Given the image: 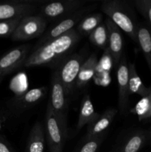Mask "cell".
Here are the masks:
<instances>
[{"mask_svg":"<svg viewBox=\"0 0 151 152\" xmlns=\"http://www.w3.org/2000/svg\"><path fill=\"white\" fill-rule=\"evenodd\" d=\"M81 37L74 28L67 34L44 43L31 50L24 66L28 68L50 66L56 68L71 53L81 39Z\"/></svg>","mask_w":151,"mask_h":152,"instance_id":"obj_1","label":"cell"},{"mask_svg":"<svg viewBox=\"0 0 151 152\" xmlns=\"http://www.w3.org/2000/svg\"><path fill=\"white\" fill-rule=\"evenodd\" d=\"M101 10L121 31L136 43L139 22L133 7L126 1L108 0L101 4Z\"/></svg>","mask_w":151,"mask_h":152,"instance_id":"obj_2","label":"cell"},{"mask_svg":"<svg viewBox=\"0 0 151 152\" xmlns=\"http://www.w3.org/2000/svg\"><path fill=\"white\" fill-rule=\"evenodd\" d=\"M95 8H96V4L84 6L82 8L70 14L69 16L59 19V22L56 25H53L47 31H45L44 34L41 37H39L38 40L36 43L34 47L31 49V50H35L44 43L55 39L67 34L71 30L74 29V27L76 25L77 26L80 21L84 16L90 13V12L93 11Z\"/></svg>","mask_w":151,"mask_h":152,"instance_id":"obj_3","label":"cell"},{"mask_svg":"<svg viewBox=\"0 0 151 152\" xmlns=\"http://www.w3.org/2000/svg\"><path fill=\"white\" fill-rule=\"evenodd\" d=\"M51 91L49 99L53 114L57 118L62 127L68 132L67 128V116H68V95L62 85L56 69L53 71L51 78Z\"/></svg>","mask_w":151,"mask_h":152,"instance_id":"obj_4","label":"cell"},{"mask_svg":"<svg viewBox=\"0 0 151 152\" xmlns=\"http://www.w3.org/2000/svg\"><path fill=\"white\" fill-rule=\"evenodd\" d=\"M44 133L50 152H63L68 132L58 121L49 101L44 119Z\"/></svg>","mask_w":151,"mask_h":152,"instance_id":"obj_5","label":"cell"},{"mask_svg":"<svg viewBox=\"0 0 151 152\" xmlns=\"http://www.w3.org/2000/svg\"><path fill=\"white\" fill-rule=\"evenodd\" d=\"M84 60V55L81 53L70 54L56 68L68 96L70 95L76 85L77 78Z\"/></svg>","mask_w":151,"mask_h":152,"instance_id":"obj_6","label":"cell"},{"mask_svg":"<svg viewBox=\"0 0 151 152\" xmlns=\"http://www.w3.org/2000/svg\"><path fill=\"white\" fill-rule=\"evenodd\" d=\"M47 21L36 13L24 17L10 37L13 41H27L41 37L45 32Z\"/></svg>","mask_w":151,"mask_h":152,"instance_id":"obj_7","label":"cell"},{"mask_svg":"<svg viewBox=\"0 0 151 152\" xmlns=\"http://www.w3.org/2000/svg\"><path fill=\"white\" fill-rule=\"evenodd\" d=\"M87 4L82 0H63L49 1L42 5L38 14L47 21L59 20L82 8Z\"/></svg>","mask_w":151,"mask_h":152,"instance_id":"obj_8","label":"cell"},{"mask_svg":"<svg viewBox=\"0 0 151 152\" xmlns=\"http://www.w3.org/2000/svg\"><path fill=\"white\" fill-rule=\"evenodd\" d=\"M31 51L30 45H21L9 50L0 58V77L13 73L24 66Z\"/></svg>","mask_w":151,"mask_h":152,"instance_id":"obj_9","label":"cell"},{"mask_svg":"<svg viewBox=\"0 0 151 152\" xmlns=\"http://www.w3.org/2000/svg\"><path fill=\"white\" fill-rule=\"evenodd\" d=\"M128 62L125 55H123L117 65V83H118V111L121 115H125L130 105V90H129Z\"/></svg>","mask_w":151,"mask_h":152,"instance_id":"obj_10","label":"cell"},{"mask_svg":"<svg viewBox=\"0 0 151 152\" xmlns=\"http://www.w3.org/2000/svg\"><path fill=\"white\" fill-rule=\"evenodd\" d=\"M37 5L28 1H13L0 3V22L35 15Z\"/></svg>","mask_w":151,"mask_h":152,"instance_id":"obj_11","label":"cell"},{"mask_svg":"<svg viewBox=\"0 0 151 152\" xmlns=\"http://www.w3.org/2000/svg\"><path fill=\"white\" fill-rule=\"evenodd\" d=\"M149 142V131L135 129L119 141L112 152H139Z\"/></svg>","mask_w":151,"mask_h":152,"instance_id":"obj_12","label":"cell"},{"mask_svg":"<svg viewBox=\"0 0 151 152\" xmlns=\"http://www.w3.org/2000/svg\"><path fill=\"white\" fill-rule=\"evenodd\" d=\"M105 23L108 30V45L107 50L112 57L114 65L117 66L124 55V37L121 30L110 19L107 18Z\"/></svg>","mask_w":151,"mask_h":152,"instance_id":"obj_13","label":"cell"},{"mask_svg":"<svg viewBox=\"0 0 151 152\" xmlns=\"http://www.w3.org/2000/svg\"><path fill=\"white\" fill-rule=\"evenodd\" d=\"M47 91V88L41 86L27 91L22 94L16 96L12 99V106L15 110L24 111L30 109L44 98Z\"/></svg>","mask_w":151,"mask_h":152,"instance_id":"obj_14","label":"cell"},{"mask_svg":"<svg viewBox=\"0 0 151 152\" xmlns=\"http://www.w3.org/2000/svg\"><path fill=\"white\" fill-rule=\"evenodd\" d=\"M117 114H118V110L116 108H107L94 121L87 126L85 138L95 137L105 134V132L113 123Z\"/></svg>","mask_w":151,"mask_h":152,"instance_id":"obj_15","label":"cell"},{"mask_svg":"<svg viewBox=\"0 0 151 152\" xmlns=\"http://www.w3.org/2000/svg\"><path fill=\"white\" fill-rule=\"evenodd\" d=\"M45 147L44 127L37 122L31 129L27 142L25 152H44Z\"/></svg>","mask_w":151,"mask_h":152,"instance_id":"obj_16","label":"cell"},{"mask_svg":"<svg viewBox=\"0 0 151 152\" xmlns=\"http://www.w3.org/2000/svg\"><path fill=\"white\" fill-rule=\"evenodd\" d=\"M100 114L95 111L94 105L92 102L90 95L85 94L80 104L79 114L76 125L77 130L79 131L84 126H88Z\"/></svg>","mask_w":151,"mask_h":152,"instance_id":"obj_17","label":"cell"},{"mask_svg":"<svg viewBox=\"0 0 151 152\" xmlns=\"http://www.w3.org/2000/svg\"><path fill=\"white\" fill-rule=\"evenodd\" d=\"M136 44L139 46L151 71V29L145 22L139 24Z\"/></svg>","mask_w":151,"mask_h":152,"instance_id":"obj_18","label":"cell"},{"mask_svg":"<svg viewBox=\"0 0 151 152\" xmlns=\"http://www.w3.org/2000/svg\"><path fill=\"white\" fill-rule=\"evenodd\" d=\"M97 64L98 58L95 53H92L84 60L77 78L76 85L77 88H81L87 86L90 83L96 74Z\"/></svg>","mask_w":151,"mask_h":152,"instance_id":"obj_19","label":"cell"},{"mask_svg":"<svg viewBox=\"0 0 151 152\" xmlns=\"http://www.w3.org/2000/svg\"><path fill=\"white\" fill-rule=\"evenodd\" d=\"M129 69V90L130 94H137L142 97L147 96L151 91V86L146 87L142 83L140 77L136 71V65L133 63L128 64Z\"/></svg>","mask_w":151,"mask_h":152,"instance_id":"obj_20","label":"cell"},{"mask_svg":"<svg viewBox=\"0 0 151 152\" xmlns=\"http://www.w3.org/2000/svg\"><path fill=\"white\" fill-rule=\"evenodd\" d=\"M102 18L101 13H89L80 21L75 29L81 36H89L102 23Z\"/></svg>","mask_w":151,"mask_h":152,"instance_id":"obj_21","label":"cell"},{"mask_svg":"<svg viewBox=\"0 0 151 152\" xmlns=\"http://www.w3.org/2000/svg\"><path fill=\"white\" fill-rule=\"evenodd\" d=\"M88 37L89 40L93 45L102 50L107 49L108 45V30L106 24L102 23L99 25Z\"/></svg>","mask_w":151,"mask_h":152,"instance_id":"obj_22","label":"cell"},{"mask_svg":"<svg viewBox=\"0 0 151 152\" xmlns=\"http://www.w3.org/2000/svg\"><path fill=\"white\" fill-rule=\"evenodd\" d=\"M133 112L138 116L140 121L151 118V91L147 96L142 97L136 104Z\"/></svg>","mask_w":151,"mask_h":152,"instance_id":"obj_23","label":"cell"},{"mask_svg":"<svg viewBox=\"0 0 151 152\" xmlns=\"http://www.w3.org/2000/svg\"><path fill=\"white\" fill-rule=\"evenodd\" d=\"M105 136L102 134L95 137L85 138L84 142L77 148L75 152H98L105 140Z\"/></svg>","mask_w":151,"mask_h":152,"instance_id":"obj_24","label":"cell"},{"mask_svg":"<svg viewBox=\"0 0 151 152\" xmlns=\"http://www.w3.org/2000/svg\"><path fill=\"white\" fill-rule=\"evenodd\" d=\"M133 3L151 29V0H135Z\"/></svg>","mask_w":151,"mask_h":152,"instance_id":"obj_25","label":"cell"},{"mask_svg":"<svg viewBox=\"0 0 151 152\" xmlns=\"http://www.w3.org/2000/svg\"><path fill=\"white\" fill-rule=\"evenodd\" d=\"M22 19L23 18H19V19L0 22V37L7 38L11 37L15 29Z\"/></svg>","mask_w":151,"mask_h":152,"instance_id":"obj_26","label":"cell"},{"mask_svg":"<svg viewBox=\"0 0 151 152\" xmlns=\"http://www.w3.org/2000/svg\"><path fill=\"white\" fill-rule=\"evenodd\" d=\"M0 152H14L4 140L0 137Z\"/></svg>","mask_w":151,"mask_h":152,"instance_id":"obj_27","label":"cell"},{"mask_svg":"<svg viewBox=\"0 0 151 152\" xmlns=\"http://www.w3.org/2000/svg\"><path fill=\"white\" fill-rule=\"evenodd\" d=\"M148 131H149V142L151 147V126H150V130Z\"/></svg>","mask_w":151,"mask_h":152,"instance_id":"obj_28","label":"cell"},{"mask_svg":"<svg viewBox=\"0 0 151 152\" xmlns=\"http://www.w3.org/2000/svg\"><path fill=\"white\" fill-rule=\"evenodd\" d=\"M2 79H3V78H1V77H0V83H1V80H2Z\"/></svg>","mask_w":151,"mask_h":152,"instance_id":"obj_29","label":"cell"}]
</instances>
